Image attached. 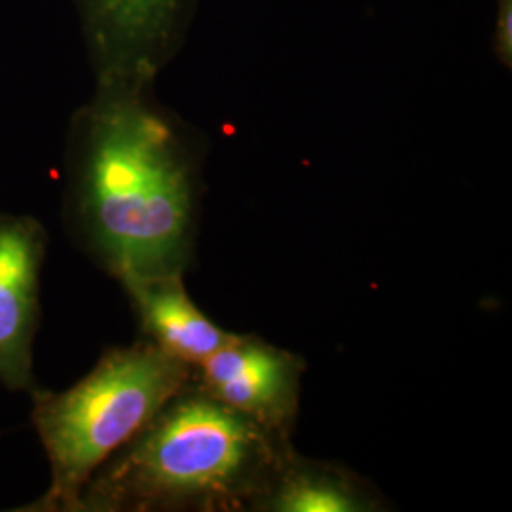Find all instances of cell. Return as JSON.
I'll return each instance as SVG.
<instances>
[{"label":"cell","instance_id":"obj_1","mask_svg":"<svg viewBox=\"0 0 512 512\" xmlns=\"http://www.w3.org/2000/svg\"><path fill=\"white\" fill-rule=\"evenodd\" d=\"M156 80L101 78L71 118L63 222L110 277L184 275L192 262L202 160Z\"/></svg>","mask_w":512,"mask_h":512},{"label":"cell","instance_id":"obj_2","mask_svg":"<svg viewBox=\"0 0 512 512\" xmlns=\"http://www.w3.org/2000/svg\"><path fill=\"white\" fill-rule=\"evenodd\" d=\"M293 450L192 380L92 476L78 512L256 511Z\"/></svg>","mask_w":512,"mask_h":512},{"label":"cell","instance_id":"obj_3","mask_svg":"<svg viewBox=\"0 0 512 512\" xmlns=\"http://www.w3.org/2000/svg\"><path fill=\"white\" fill-rule=\"evenodd\" d=\"M194 368L148 338L110 348L73 387L31 393V423L50 463L44 494L19 511L78 512L92 476L192 384Z\"/></svg>","mask_w":512,"mask_h":512},{"label":"cell","instance_id":"obj_4","mask_svg":"<svg viewBox=\"0 0 512 512\" xmlns=\"http://www.w3.org/2000/svg\"><path fill=\"white\" fill-rule=\"evenodd\" d=\"M93 80L147 78L183 48L198 0H71Z\"/></svg>","mask_w":512,"mask_h":512},{"label":"cell","instance_id":"obj_5","mask_svg":"<svg viewBox=\"0 0 512 512\" xmlns=\"http://www.w3.org/2000/svg\"><path fill=\"white\" fill-rule=\"evenodd\" d=\"M304 370V361L291 351L236 334L194 368V382L219 403L291 439Z\"/></svg>","mask_w":512,"mask_h":512},{"label":"cell","instance_id":"obj_6","mask_svg":"<svg viewBox=\"0 0 512 512\" xmlns=\"http://www.w3.org/2000/svg\"><path fill=\"white\" fill-rule=\"evenodd\" d=\"M48 232L31 215L0 211V384L35 393V338Z\"/></svg>","mask_w":512,"mask_h":512},{"label":"cell","instance_id":"obj_7","mask_svg":"<svg viewBox=\"0 0 512 512\" xmlns=\"http://www.w3.org/2000/svg\"><path fill=\"white\" fill-rule=\"evenodd\" d=\"M183 277H128L120 285L128 294L143 336L167 355L196 368L236 334L220 329L194 304Z\"/></svg>","mask_w":512,"mask_h":512},{"label":"cell","instance_id":"obj_8","mask_svg":"<svg viewBox=\"0 0 512 512\" xmlns=\"http://www.w3.org/2000/svg\"><path fill=\"white\" fill-rule=\"evenodd\" d=\"M256 511L374 512L384 511V499L363 478L332 463L302 458L293 450Z\"/></svg>","mask_w":512,"mask_h":512},{"label":"cell","instance_id":"obj_9","mask_svg":"<svg viewBox=\"0 0 512 512\" xmlns=\"http://www.w3.org/2000/svg\"><path fill=\"white\" fill-rule=\"evenodd\" d=\"M494 54L505 67L512 65V0H497Z\"/></svg>","mask_w":512,"mask_h":512}]
</instances>
